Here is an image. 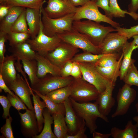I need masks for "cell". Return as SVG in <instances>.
<instances>
[{"instance_id": "obj_1", "label": "cell", "mask_w": 138, "mask_h": 138, "mask_svg": "<svg viewBox=\"0 0 138 138\" xmlns=\"http://www.w3.org/2000/svg\"><path fill=\"white\" fill-rule=\"evenodd\" d=\"M73 28L84 34L94 45L99 47L109 33L116 31L110 26H105L98 23L89 20H74Z\"/></svg>"}, {"instance_id": "obj_2", "label": "cell", "mask_w": 138, "mask_h": 138, "mask_svg": "<svg viewBox=\"0 0 138 138\" xmlns=\"http://www.w3.org/2000/svg\"><path fill=\"white\" fill-rule=\"evenodd\" d=\"M72 107L78 117L84 121L86 127L92 134L96 131L97 127L96 120L100 118L106 122H109L107 116L100 112L97 105L95 102H79L69 97Z\"/></svg>"}, {"instance_id": "obj_3", "label": "cell", "mask_w": 138, "mask_h": 138, "mask_svg": "<svg viewBox=\"0 0 138 138\" xmlns=\"http://www.w3.org/2000/svg\"><path fill=\"white\" fill-rule=\"evenodd\" d=\"M41 11L43 31L48 36L52 37L57 34L71 31L73 29L75 13L71 14L60 18H53L47 15L43 7Z\"/></svg>"}, {"instance_id": "obj_4", "label": "cell", "mask_w": 138, "mask_h": 138, "mask_svg": "<svg viewBox=\"0 0 138 138\" xmlns=\"http://www.w3.org/2000/svg\"><path fill=\"white\" fill-rule=\"evenodd\" d=\"M62 42L57 34L52 37H50L44 33L41 17L38 35L35 38L28 39L26 41L30 44L33 50L37 53L44 56L54 50Z\"/></svg>"}, {"instance_id": "obj_5", "label": "cell", "mask_w": 138, "mask_h": 138, "mask_svg": "<svg viewBox=\"0 0 138 138\" xmlns=\"http://www.w3.org/2000/svg\"><path fill=\"white\" fill-rule=\"evenodd\" d=\"M98 7L95 0H90L83 6L77 7L74 16V21L85 19L98 23L105 22L116 28L120 26L119 23L102 14L99 10Z\"/></svg>"}, {"instance_id": "obj_6", "label": "cell", "mask_w": 138, "mask_h": 138, "mask_svg": "<svg viewBox=\"0 0 138 138\" xmlns=\"http://www.w3.org/2000/svg\"><path fill=\"white\" fill-rule=\"evenodd\" d=\"M71 93L70 97L79 102L96 100L99 93L96 87L82 77L75 78L71 84Z\"/></svg>"}, {"instance_id": "obj_7", "label": "cell", "mask_w": 138, "mask_h": 138, "mask_svg": "<svg viewBox=\"0 0 138 138\" xmlns=\"http://www.w3.org/2000/svg\"><path fill=\"white\" fill-rule=\"evenodd\" d=\"M47 75L39 78L35 84L31 86L32 90L46 95L53 91L70 85L74 78L70 76L63 77L51 75L50 76Z\"/></svg>"}, {"instance_id": "obj_8", "label": "cell", "mask_w": 138, "mask_h": 138, "mask_svg": "<svg viewBox=\"0 0 138 138\" xmlns=\"http://www.w3.org/2000/svg\"><path fill=\"white\" fill-rule=\"evenodd\" d=\"M62 41L84 52L95 54H101L98 46L93 43L84 34L74 29L57 34Z\"/></svg>"}, {"instance_id": "obj_9", "label": "cell", "mask_w": 138, "mask_h": 138, "mask_svg": "<svg viewBox=\"0 0 138 138\" xmlns=\"http://www.w3.org/2000/svg\"><path fill=\"white\" fill-rule=\"evenodd\" d=\"M82 78L94 86L99 94L105 89L107 85L111 82L104 77L97 70L95 64L78 62Z\"/></svg>"}, {"instance_id": "obj_10", "label": "cell", "mask_w": 138, "mask_h": 138, "mask_svg": "<svg viewBox=\"0 0 138 138\" xmlns=\"http://www.w3.org/2000/svg\"><path fill=\"white\" fill-rule=\"evenodd\" d=\"M78 51V48L62 41L54 50L44 56L61 68L67 62L71 60Z\"/></svg>"}, {"instance_id": "obj_11", "label": "cell", "mask_w": 138, "mask_h": 138, "mask_svg": "<svg viewBox=\"0 0 138 138\" xmlns=\"http://www.w3.org/2000/svg\"><path fill=\"white\" fill-rule=\"evenodd\" d=\"M131 86L126 84H125L119 89L117 96V107L111 117L125 114L131 104L135 100L136 92Z\"/></svg>"}, {"instance_id": "obj_12", "label": "cell", "mask_w": 138, "mask_h": 138, "mask_svg": "<svg viewBox=\"0 0 138 138\" xmlns=\"http://www.w3.org/2000/svg\"><path fill=\"white\" fill-rule=\"evenodd\" d=\"M128 39L119 34L110 33L104 38L98 47L101 54H117L123 49L128 42Z\"/></svg>"}, {"instance_id": "obj_13", "label": "cell", "mask_w": 138, "mask_h": 138, "mask_svg": "<svg viewBox=\"0 0 138 138\" xmlns=\"http://www.w3.org/2000/svg\"><path fill=\"white\" fill-rule=\"evenodd\" d=\"M44 9L48 16L57 18L75 13L77 7L73 5L68 0H49L47 6Z\"/></svg>"}, {"instance_id": "obj_14", "label": "cell", "mask_w": 138, "mask_h": 138, "mask_svg": "<svg viewBox=\"0 0 138 138\" xmlns=\"http://www.w3.org/2000/svg\"><path fill=\"white\" fill-rule=\"evenodd\" d=\"M20 118L21 132L27 138H34L39 133L34 111L28 109L22 113L18 111Z\"/></svg>"}, {"instance_id": "obj_15", "label": "cell", "mask_w": 138, "mask_h": 138, "mask_svg": "<svg viewBox=\"0 0 138 138\" xmlns=\"http://www.w3.org/2000/svg\"><path fill=\"white\" fill-rule=\"evenodd\" d=\"M24 102L28 108L34 111L31 99V87L19 74H17V78L8 86Z\"/></svg>"}, {"instance_id": "obj_16", "label": "cell", "mask_w": 138, "mask_h": 138, "mask_svg": "<svg viewBox=\"0 0 138 138\" xmlns=\"http://www.w3.org/2000/svg\"><path fill=\"white\" fill-rule=\"evenodd\" d=\"M114 86L111 82L110 83L104 91L99 94L95 102L100 112L106 116L109 115L115 104V100L112 96Z\"/></svg>"}, {"instance_id": "obj_17", "label": "cell", "mask_w": 138, "mask_h": 138, "mask_svg": "<svg viewBox=\"0 0 138 138\" xmlns=\"http://www.w3.org/2000/svg\"><path fill=\"white\" fill-rule=\"evenodd\" d=\"M63 103L65 108V119L68 134L74 135L79 130L83 121L77 115L72 107L69 97Z\"/></svg>"}, {"instance_id": "obj_18", "label": "cell", "mask_w": 138, "mask_h": 138, "mask_svg": "<svg viewBox=\"0 0 138 138\" xmlns=\"http://www.w3.org/2000/svg\"><path fill=\"white\" fill-rule=\"evenodd\" d=\"M35 60L37 63V75L39 78H42L48 74L61 76V68L45 56L36 53Z\"/></svg>"}, {"instance_id": "obj_19", "label": "cell", "mask_w": 138, "mask_h": 138, "mask_svg": "<svg viewBox=\"0 0 138 138\" xmlns=\"http://www.w3.org/2000/svg\"><path fill=\"white\" fill-rule=\"evenodd\" d=\"M16 59L12 54L6 55L4 60L0 62V74L8 86L16 79V71L15 65Z\"/></svg>"}, {"instance_id": "obj_20", "label": "cell", "mask_w": 138, "mask_h": 138, "mask_svg": "<svg viewBox=\"0 0 138 138\" xmlns=\"http://www.w3.org/2000/svg\"><path fill=\"white\" fill-rule=\"evenodd\" d=\"M42 7L40 10L28 8L26 9V18L28 26V33L31 39L35 38L39 33Z\"/></svg>"}, {"instance_id": "obj_21", "label": "cell", "mask_w": 138, "mask_h": 138, "mask_svg": "<svg viewBox=\"0 0 138 138\" xmlns=\"http://www.w3.org/2000/svg\"><path fill=\"white\" fill-rule=\"evenodd\" d=\"M26 9L21 7H10L7 14L0 20V32L6 34L9 33L14 24Z\"/></svg>"}, {"instance_id": "obj_22", "label": "cell", "mask_w": 138, "mask_h": 138, "mask_svg": "<svg viewBox=\"0 0 138 138\" xmlns=\"http://www.w3.org/2000/svg\"><path fill=\"white\" fill-rule=\"evenodd\" d=\"M9 49V51L12 53L16 60H35L36 52L26 42L11 47Z\"/></svg>"}, {"instance_id": "obj_23", "label": "cell", "mask_w": 138, "mask_h": 138, "mask_svg": "<svg viewBox=\"0 0 138 138\" xmlns=\"http://www.w3.org/2000/svg\"><path fill=\"white\" fill-rule=\"evenodd\" d=\"M138 128L131 120L128 121L124 129L114 127L111 129L110 133L113 138H137Z\"/></svg>"}, {"instance_id": "obj_24", "label": "cell", "mask_w": 138, "mask_h": 138, "mask_svg": "<svg viewBox=\"0 0 138 138\" xmlns=\"http://www.w3.org/2000/svg\"><path fill=\"white\" fill-rule=\"evenodd\" d=\"M123 56V54L122 52L117 63L110 67L104 68L95 65L101 75L111 82L114 86L118 77L120 76V68Z\"/></svg>"}, {"instance_id": "obj_25", "label": "cell", "mask_w": 138, "mask_h": 138, "mask_svg": "<svg viewBox=\"0 0 138 138\" xmlns=\"http://www.w3.org/2000/svg\"><path fill=\"white\" fill-rule=\"evenodd\" d=\"M135 50L132 42H128L123 48L122 52L123 54L120 70V78L122 80L131 64L135 61L132 58L133 51Z\"/></svg>"}, {"instance_id": "obj_26", "label": "cell", "mask_w": 138, "mask_h": 138, "mask_svg": "<svg viewBox=\"0 0 138 138\" xmlns=\"http://www.w3.org/2000/svg\"><path fill=\"white\" fill-rule=\"evenodd\" d=\"M31 95L34 104V108L35 115L37 121L39 133L42 131L43 128L44 118L43 113V110L46 108V105L44 102L41 101L40 97L36 94H34L31 89Z\"/></svg>"}, {"instance_id": "obj_27", "label": "cell", "mask_w": 138, "mask_h": 138, "mask_svg": "<svg viewBox=\"0 0 138 138\" xmlns=\"http://www.w3.org/2000/svg\"><path fill=\"white\" fill-rule=\"evenodd\" d=\"M43 114L44 118L43 129L40 134L34 138H57L51 128V124L53 123V117L47 108L44 109Z\"/></svg>"}, {"instance_id": "obj_28", "label": "cell", "mask_w": 138, "mask_h": 138, "mask_svg": "<svg viewBox=\"0 0 138 138\" xmlns=\"http://www.w3.org/2000/svg\"><path fill=\"white\" fill-rule=\"evenodd\" d=\"M52 116L53 119V131L55 135L57 138H66L68 133L65 115L53 114Z\"/></svg>"}, {"instance_id": "obj_29", "label": "cell", "mask_w": 138, "mask_h": 138, "mask_svg": "<svg viewBox=\"0 0 138 138\" xmlns=\"http://www.w3.org/2000/svg\"><path fill=\"white\" fill-rule=\"evenodd\" d=\"M45 2V0H5L1 5L40 10Z\"/></svg>"}, {"instance_id": "obj_30", "label": "cell", "mask_w": 138, "mask_h": 138, "mask_svg": "<svg viewBox=\"0 0 138 138\" xmlns=\"http://www.w3.org/2000/svg\"><path fill=\"white\" fill-rule=\"evenodd\" d=\"M24 72L28 75L31 86L35 84L39 78L37 75L38 70L37 63L35 60L23 59L21 60Z\"/></svg>"}, {"instance_id": "obj_31", "label": "cell", "mask_w": 138, "mask_h": 138, "mask_svg": "<svg viewBox=\"0 0 138 138\" xmlns=\"http://www.w3.org/2000/svg\"><path fill=\"white\" fill-rule=\"evenodd\" d=\"M33 91L44 101L46 105V108L52 115L53 114L65 115V108L63 103H55L46 95H42L35 90Z\"/></svg>"}, {"instance_id": "obj_32", "label": "cell", "mask_w": 138, "mask_h": 138, "mask_svg": "<svg viewBox=\"0 0 138 138\" xmlns=\"http://www.w3.org/2000/svg\"><path fill=\"white\" fill-rule=\"evenodd\" d=\"M71 90L70 84L53 91L46 95L55 103H62L70 97Z\"/></svg>"}, {"instance_id": "obj_33", "label": "cell", "mask_w": 138, "mask_h": 138, "mask_svg": "<svg viewBox=\"0 0 138 138\" xmlns=\"http://www.w3.org/2000/svg\"><path fill=\"white\" fill-rule=\"evenodd\" d=\"M110 12L111 17H124L126 14L130 15L134 20L138 19V14L122 10L118 4L117 0H109Z\"/></svg>"}, {"instance_id": "obj_34", "label": "cell", "mask_w": 138, "mask_h": 138, "mask_svg": "<svg viewBox=\"0 0 138 138\" xmlns=\"http://www.w3.org/2000/svg\"><path fill=\"white\" fill-rule=\"evenodd\" d=\"M107 54H95L90 52H84V53L76 54L71 61L72 62L95 64L102 57Z\"/></svg>"}, {"instance_id": "obj_35", "label": "cell", "mask_w": 138, "mask_h": 138, "mask_svg": "<svg viewBox=\"0 0 138 138\" xmlns=\"http://www.w3.org/2000/svg\"><path fill=\"white\" fill-rule=\"evenodd\" d=\"M134 63L130 66L122 80L125 83L131 86L134 85L138 87V70Z\"/></svg>"}, {"instance_id": "obj_36", "label": "cell", "mask_w": 138, "mask_h": 138, "mask_svg": "<svg viewBox=\"0 0 138 138\" xmlns=\"http://www.w3.org/2000/svg\"><path fill=\"white\" fill-rule=\"evenodd\" d=\"M27 25L26 9L21 13L14 24L11 28V32L28 33V28Z\"/></svg>"}, {"instance_id": "obj_37", "label": "cell", "mask_w": 138, "mask_h": 138, "mask_svg": "<svg viewBox=\"0 0 138 138\" xmlns=\"http://www.w3.org/2000/svg\"><path fill=\"white\" fill-rule=\"evenodd\" d=\"M9 44L13 47L26 42L30 36L28 33L10 32L7 34Z\"/></svg>"}, {"instance_id": "obj_38", "label": "cell", "mask_w": 138, "mask_h": 138, "mask_svg": "<svg viewBox=\"0 0 138 138\" xmlns=\"http://www.w3.org/2000/svg\"><path fill=\"white\" fill-rule=\"evenodd\" d=\"M119 53L107 54L100 58L95 64L104 68L111 67L117 62L119 58Z\"/></svg>"}, {"instance_id": "obj_39", "label": "cell", "mask_w": 138, "mask_h": 138, "mask_svg": "<svg viewBox=\"0 0 138 138\" xmlns=\"http://www.w3.org/2000/svg\"><path fill=\"white\" fill-rule=\"evenodd\" d=\"M12 120L11 117L6 119L5 123L1 127L0 129L1 132L2 134L0 138H14L11 125Z\"/></svg>"}, {"instance_id": "obj_40", "label": "cell", "mask_w": 138, "mask_h": 138, "mask_svg": "<svg viewBox=\"0 0 138 138\" xmlns=\"http://www.w3.org/2000/svg\"><path fill=\"white\" fill-rule=\"evenodd\" d=\"M116 29L118 33L125 37L128 39L138 35V25L131 27L129 29L119 27L116 28Z\"/></svg>"}, {"instance_id": "obj_41", "label": "cell", "mask_w": 138, "mask_h": 138, "mask_svg": "<svg viewBox=\"0 0 138 138\" xmlns=\"http://www.w3.org/2000/svg\"><path fill=\"white\" fill-rule=\"evenodd\" d=\"M7 97L9 100L12 106L13 107L18 111L21 110H27L26 106L20 98H16L7 93Z\"/></svg>"}, {"instance_id": "obj_42", "label": "cell", "mask_w": 138, "mask_h": 138, "mask_svg": "<svg viewBox=\"0 0 138 138\" xmlns=\"http://www.w3.org/2000/svg\"><path fill=\"white\" fill-rule=\"evenodd\" d=\"M0 103L3 109V113L2 116L3 118L6 119L11 117L10 114L9 110L12 105L7 97L4 95H0Z\"/></svg>"}, {"instance_id": "obj_43", "label": "cell", "mask_w": 138, "mask_h": 138, "mask_svg": "<svg viewBox=\"0 0 138 138\" xmlns=\"http://www.w3.org/2000/svg\"><path fill=\"white\" fill-rule=\"evenodd\" d=\"M7 40V34L0 32V62L4 60L5 56L6 45L5 44Z\"/></svg>"}, {"instance_id": "obj_44", "label": "cell", "mask_w": 138, "mask_h": 138, "mask_svg": "<svg viewBox=\"0 0 138 138\" xmlns=\"http://www.w3.org/2000/svg\"><path fill=\"white\" fill-rule=\"evenodd\" d=\"M96 5L98 7L102 9L105 11L106 15L111 18L109 7V0H95Z\"/></svg>"}, {"instance_id": "obj_45", "label": "cell", "mask_w": 138, "mask_h": 138, "mask_svg": "<svg viewBox=\"0 0 138 138\" xmlns=\"http://www.w3.org/2000/svg\"><path fill=\"white\" fill-rule=\"evenodd\" d=\"M73 62L70 60L67 62L61 68V76L67 77L71 76Z\"/></svg>"}, {"instance_id": "obj_46", "label": "cell", "mask_w": 138, "mask_h": 138, "mask_svg": "<svg viewBox=\"0 0 138 138\" xmlns=\"http://www.w3.org/2000/svg\"><path fill=\"white\" fill-rule=\"evenodd\" d=\"M80 129L75 134L71 135L68 134L66 138H87V135L85 134V132L86 129L84 121Z\"/></svg>"}, {"instance_id": "obj_47", "label": "cell", "mask_w": 138, "mask_h": 138, "mask_svg": "<svg viewBox=\"0 0 138 138\" xmlns=\"http://www.w3.org/2000/svg\"><path fill=\"white\" fill-rule=\"evenodd\" d=\"M73 62V67L71 76L75 78L82 77L81 72L78 62Z\"/></svg>"}, {"instance_id": "obj_48", "label": "cell", "mask_w": 138, "mask_h": 138, "mask_svg": "<svg viewBox=\"0 0 138 138\" xmlns=\"http://www.w3.org/2000/svg\"><path fill=\"white\" fill-rule=\"evenodd\" d=\"M3 90L5 92L7 93L16 98H19L15 94L13 91H11L6 84L3 79L1 74H0V91L1 92Z\"/></svg>"}, {"instance_id": "obj_49", "label": "cell", "mask_w": 138, "mask_h": 138, "mask_svg": "<svg viewBox=\"0 0 138 138\" xmlns=\"http://www.w3.org/2000/svg\"><path fill=\"white\" fill-rule=\"evenodd\" d=\"M10 7L4 5H1L0 6V20L3 19L7 14Z\"/></svg>"}, {"instance_id": "obj_50", "label": "cell", "mask_w": 138, "mask_h": 138, "mask_svg": "<svg viewBox=\"0 0 138 138\" xmlns=\"http://www.w3.org/2000/svg\"><path fill=\"white\" fill-rule=\"evenodd\" d=\"M128 9L129 12L136 13L138 9V0H131Z\"/></svg>"}, {"instance_id": "obj_51", "label": "cell", "mask_w": 138, "mask_h": 138, "mask_svg": "<svg viewBox=\"0 0 138 138\" xmlns=\"http://www.w3.org/2000/svg\"><path fill=\"white\" fill-rule=\"evenodd\" d=\"M91 0H68L73 6L76 7L78 6H83Z\"/></svg>"}, {"instance_id": "obj_52", "label": "cell", "mask_w": 138, "mask_h": 138, "mask_svg": "<svg viewBox=\"0 0 138 138\" xmlns=\"http://www.w3.org/2000/svg\"><path fill=\"white\" fill-rule=\"evenodd\" d=\"M93 137L94 138H108L111 136V134H103L101 133L94 131L92 133Z\"/></svg>"}, {"instance_id": "obj_53", "label": "cell", "mask_w": 138, "mask_h": 138, "mask_svg": "<svg viewBox=\"0 0 138 138\" xmlns=\"http://www.w3.org/2000/svg\"><path fill=\"white\" fill-rule=\"evenodd\" d=\"M20 60H16V62H15V67L16 68L18 71L21 73L22 75L24 76L25 80L27 82H28L27 79L26 78L25 73L23 71L22 68V65L20 63Z\"/></svg>"}, {"instance_id": "obj_54", "label": "cell", "mask_w": 138, "mask_h": 138, "mask_svg": "<svg viewBox=\"0 0 138 138\" xmlns=\"http://www.w3.org/2000/svg\"><path fill=\"white\" fill-rule=\"evenodd\" d=\"M133 38L132 41L135 49H138V35L134 36L132 37Z\"/></svg>"}, {"instance_id": "obj_55", "label": "cell", "mask_w": 138, "mask_h": 138, "mask_svg": "<svg viewBox=\"0 0 138 138\" xmlns=\"http://www.w3.org/2000/svg\"><path fill=\"white\" fill-rule=\"evenodd\" d=\"M133 120L136 122L135 124L138 128V115L134 117L133 118Z\"/></svg>"}, {"instance_id": "obj_56", "label": "cell", "mask_w": 138, "mask_h": 138, "mask_svg": "<svg viewBox=\"0 0 138 138\" xmlns=\"http://www.w3.org/2000/svg\"><path fill=\"white\" fill-rule=\"evenodd\" d=\"M135 106L136 111L138 113V102L136 104Z\"/></svg>"}, {"instance_id": "obj_57", "label": "cell", "mask_w": 138, "mask_h": 138, "mask_svg": "<svg viewBox=\"0 0 138 138\" xmlns=\"http://www.w3.org/2000/svg\"><path fill=\"white\" fill-rule=\"evenodd\" d=\"M5 0H0V3L1 5H2L4 2Z\"/></svg>"}, {"instance_id": "obj_58", "label": "cell", "mask_w": 138, "mask_h": 138, "mask_svg": "<svg viewBox=\"0 0 138 138\" xmlns=\"http://www.w3.org/2000/svg\"><path fill=\"white\" fill-rule=\"evenodd\" d=\"M64 0V1H67L68 0Z\"/></svg>"}, {"instance_id": "obj_59", "label": "cell", "mask_w": 138, "mask_h": 138, "mask_svg": "<svg viewBox=\"0 0 138 138\" xmlns=\"http://www.w3.org/2000/svg\"><path fill=\"white\" fill-rule=\"evenodd\" d=\"M137 138H138V136Z\"/></svg>"}]
</instances>
